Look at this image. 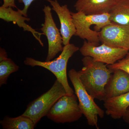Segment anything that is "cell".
Here are the masks:
<instances>
[{
    "label": "cell",
    "mask_w": 129,
    "mask_h": 129,
    "mask_svg": "<svg viewBox=\"0 0 129 129\" xmlns=\"http://www.w3.org/2000/svg\"><path fill=\"white\" fill-rule=\"evenodd\" d=\"M52 6V9L58 16L60 23V33L64 46L70 44L73 36L75 35L76 30L73 21L71 12L67 5L61 6L57 0H47Z\"/></svg>",
    "instance_id": "30bf717a"
},
{
    "label": "cell",
    "mask_w": 129,
    "mask_h": 129,
    "mask_svg": "<svg viewBox=\"0 0 129 129\" xmlns=\"http://www.w3.org/2000/svg\"><path fill=\"white\" fill-rule=\"evenodd\" d=\"M82 61L84 67L78 72L81 83L94 99L104 101L105 87L113 72L107 64L90 57L84 56Z\"/></svg>",
    "instance_id": "6da1fadb"
},
{
    "label": "cell",
    "mask_w": 129,
    "mask_h": 129,
    "mask_svg": "<svg viewBox=\"0 0 129 129\" xmlns=\"http://www.w3.org/2000/svg\"><path fill=\"white\" fill-rule=\"evenodd\" d=\"M23 16L20 11V9H18L17 11H15L12 7L6 8L3 6L0 7V18L6 22H12L20 27L23 28L24 31L31 32L42 46H44V44L41 40L40 37L42 35H45L44 33L37 32L25 23V21H29L30 19Z\"/></svg>",
    "instance_id": "7c38bea8"
},
{
    "label": "cell",
    "mask_w": 129,
    "mask_h": 129,
    "mask_svg": "<svg viewBox=\"0 0 129 129\" xmlns=\"http://www.w3.org/2000/svg\"><path fill=\"white\" fill-rule=\"evenodd\" d=\"M113 72L105 87V100L129 92V74L120 69Z\"/></svg>",
    "instance_id": "8fae6325"
},
{
    "label": "cell",
    "mask_w": 129,
    "mask_h": 129,
    "mask_svg": "<svg viewBox=\"0 0 129 129\" xmlns=\"http://www.w3.org/2000/svg\"><path fill=\"white\" fill-rule=\"evenodd\" d=\"M0 123L4 129H34L36 125L30 118L22 115L14 118L5 116Z\"/></svg>",
    "instance_id": "2e32d148"
},
{
    "label": "cell",
    "mask_w": 129,
    "mask_h": 129,
    "mask_svg": "<svg viewBox=\"0 0 129 129\" xmlns=\"http://www.w3.org/2000/svg\"><path fill=\"white\" fill-rule=\"evenodd\" d=\"M78 99L74 94L61 97L50 109L47 117L56 123H64L77 121L83 114Z\"/></svg>",
    "instance_id": "8992f818"
},
{
    "label": "cell",
    "mask_w": 129,
    "mask_h": 129,
    "mask_svg": "<svg viewBox=\"0 0 129 129\" xmlns=\"http://www.w3.org/2000/svg\"><path fill=\"white\" fill-rule=\"evenodd\" d=\"M106 113L114 119L123 117L129 107V92L104 101Z\"/></svg>",
    "instance_id": "5bb4252c"
},
{
    "label": "cell",
    "mask_w": 129,
    "mask_h": 129,
    "mask_svg": "<svg viewBox=\"0 0 129 129\" xmlns=\"http://www.w3.org/2000/svg\"><path fill=\"white\" fill-rule=\"evenodd\" d=\"M67 94L64 86L56 79L50 89L28 104L22 115L29 118L36 125L61 97Z\"/></svg>",
    "instance_id": "5b68a950"
},
{
    "label": "cell",
    "mask_w": 129,
    "mask_h": 129,
    "mask_svg": "<svg viewBox=\"0 0 129 129\" xmlns=\"http://www.w3.org/2000/svg\"><path fill=\"white\" fill-rule=\"evenodd\" d=\"M52 8L49 6L45 5L43 9L45 14V22L41 30L46 36L48 42V51L46 61L53 59L60 52L62 51V37L52 16Z\"/></svg>",
    "instance_id": "ba28073f"
},
{
    "label": "cell",
    "mask_w": 129,
    "mask_h": 129,
    "mask_svg": "<svg viewBox=\"0 0 129 129\" xmlns=\"http://www.w3.org/2000/svg\"><path fill=\"white\" fill-rule=\"evenodd\" d=\"M109 13L111 22L129 25V0H119Z\"/></svg>",
    "instance_id": "9a60e30c"
},
{
    "label": "cell",
    "mask_w": 129,
    "mask_h": 129,
    "mask_svg": "<svg viewBox=\"0 0 129 129\" xmlns=\"http://www.w3.org/2000/svg\"><path fill=\"white\" fill-rule=\"evenodd\" d=\"M80 48L73 44L64 46L60 56L55 60L49 61H41L31 57H27L24 62L25 65L35 67L39 66L46 69L55 75L64 86L68 95L74 94L73 89L70 86L67 75V66L69 60Z\"/></svg>",
    "instance_id": "3957f363"
},
{
    "label": "cell",
    "mask_w": 129,
    "mask_h": 129,
    "mask_svg": "<svg viewBox=\"0 0 129 129\" xmlns=\"http://www.w3.org/2000/svg\"><path fill=\"white\" fill-rule=\"evenodd\" d=\"M119 0H77L74 7L86 15L109 13Z\"/></svg>",
    "instance_id": "4fadbf2b"
},
{
    "label": "cell",
    "mask_w": 129,
    "mask_h": 129,
    "mask_svg": "<svg viewBox=\"0 0 129 129\" xmlns=\"http://www.w3.org/2000/svg\"><path fill=\"white\" fill-rule=\"evenodd\" d=\"M125 122L129 124V107L127 108L123 117Z\"/></svg>",
    "instance_id": "44dd1931"
},
{
    "label": "cell",
    "mask_w": 129,
    "mask_h": 129,
    "mask_svg": "<svg viewBox=\"0 0 129 129\" xmlns=\"http://www.w3.org/2000/svg\"><path fill=\"white\" fill-rule=\"evenodd\" d=\"M79 51L84 56L90 57L94 61L107 65L114 64L128 53V51L123 48L113 47L104 44L96 45L85 40Z\"/></svg>",
    "instance_id": "52a82bcc"
},
{
    "label": "cell",
    "mask_w": 129,
    "mask_h": 129,
    "mask_svg": "<svg viewBox=\"0 0 129 129\" xmlns=\"http://www.w3.org/2000/svg\"><path fill=\"white\" fill-rule=\"evenodd\" d=\"M3 6L4 7L15 8L18 9L15 3V0H3Z\"/></svg>",
    "instance_id": "ffe728a7"
},
{
    "label": "cell",
    "mask_w": 129,
    "mask_h": 129,
    "mask_svg": "<svg viewBox=\"0 0 129 129\" xmlns=\"http://www.w3.org/2000/svg\"><path fill=\"white\" fill-rule=\"evenodd\" d=\"M19 67L10 58L0 59V86L6 84L10 75L17 72Z\"/></svg>",
    "instance_id": "e0dca14e"
},
{
    "label": "cell",
    "mask_w": 129,
    "mask_h": 129,
    "mask_svg": "<svg viewBox=\"0 0 129 129\" xmlns=\"http://www.w3.org/2000/svg\"><path fill=\"white\" fill-rule=\"evenodd\" d=\"M76 32L75 36L96 45L100 42L99 32L111 23L109 13L86 15L81 12H71Z\"/></svg>",
    "instance_id": "7a4b0ae2"
},
{
    "label": "cell",
    "mask_w": 129,
    "mask_h": 129,
    "mask_svg": "<svg viewBox=\"0 0 129 129\" xmlns=\"http://www.w3.org/2000/svg\"><path fill=\"white\" fill-rule=\"evenodd\" d=\"M35 0H18V1L20 3H23L24 7L22 10H20L21 13L23 16L27 17L28 10L29 7ZM47 1V0H46Z\"/></svg>",
    "instance_id": "d6986e66"
},
{
    "label": "cell",
    "mask_w": 129,
    "mask_h": 129,
    "mask_svg": "<svg viewBox=\"0 0 129 129\" xmlns=\"http://www.w3.org/2000/svg\"><path fill=\"white\" fill-rule=\"evenodd\" d=\"M102 44L129 51V25L111 22L99 32Z\"/></svg>",
    "instance_id": "9c48e42d"
},
{
    "label": "cell",
    "mask_w": 129,
    "mask_h": 129,
    "mask_svg": "<svg viewBox=\"0 0 129 129\" xmlns=\"http://www.w3.org/2000/svg\"><path fill=\"white\" fill-rule=\"evenodd\" d=\"M68 74L78 98L79 106L87 119L88 125L99 129L98 117H104V111L96 104L94 99L85 88L80 79L78 72L72 69L69 70Z\"/></svg>",
    "instance_id": "277c9868"
},
{
    "label": "cell",
    "mask_w": 129,
    "mask_h": 129,
    "mask_svg": "<svg viewBox=\"0 0 129 129\" xmlns=\"http://www.w3.org/2000/svg\"><path fill=\"white\" fill-rule=\"evenodd\" d=\"M107 67L113 71L115 70L120 69L129 74V53L114 64L107 65Z\"/></svg>",
    "instance_id": "ac0fdd59"
}]
</instances>
